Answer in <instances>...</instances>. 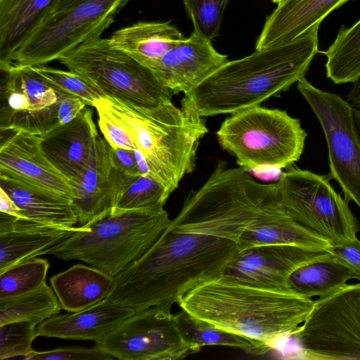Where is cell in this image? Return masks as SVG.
I'll use <instances>...</instances> for the list:
<instances>
[{
	"instance_id": "6da1fadb",
	"label": "cell",
	"mask_w": 360,
	"mask_h": 360,
	"mask_svg": "<svg viewBox=\"0 0 360 360\" xmlns=\"http://www.w3.org/2000/svg\"><path fill=\"white\" fill-rule=\"evenodd\" d=\"M238 252L231 240L167 228L141 257L114 277L105 299L135 311L172 307L193 288L222 275Z\"/></svg>"
},
{
	"instance_id": "7a4b0ae2",
	"label": "cell",
	"mask_w": 360,
	"mask_h": 360,
	"mask_svg": "<svg viewBox=\"0 0 360 360\" xmlns=\"http://www.w3.org/2000/svg\"><path fill=\"white\" fill-rule=\"evenodd\" d=\"M178 304L192 316L248 339L255 347L254 352L264 353L292 337L314 300L222 274L193 288Z\"/></svg>"
},
{
	"instance_id": "3957f363",
	"label": "cell",
	"mask_w": 360,
	"mask_h": 360,
	"mask_svg": "<svg viewBox=\"0 0 360 360\" xmlns=\"http://www.w3.org/2000/svg\"><path fill=\"white\" fill-rule=\"evenodd\" d=\"M319 28L288 44L226 62L185 94L181 108L202 117L232 115L278 96L305 77L319 51Z\"/></svg>"
},
{
	"instance_id": "277c9868",
	"label": "cell",
	"mask_w": 360,
	"mask_h": 360,
	"mask_svg": "<svg viewBox=\"0 0 360 360\" xmlns=\"http://www.w3.org/2000/svg\"><path fill=\"white\" fill-rule=\"evenodd\" d=\"M95 108L122 125L146 158L150 176L171 193L193 171L200 141L208 132L203 117L172 103L148 108L105 97Z\"/></svg>"
},
{
	"instance_id": "5b68a950",
	"label": "cell",
	"mask_w": 360,
	"mask_h": 360,
	"mask_svg": "<svg viewBox=\"0 0 360 360\" xmlns=\"http://www.w3.org/2000/svg\"><path fill=\"white\" fill-rule=\"evenodd\" d=\"M280 202L276 183L257 181L243 168L220 161L204 184L185 199L167 229L237 243L247 227Z\"/></svg>"
},
{
	"instance_id": "8992f818",
	"label": "cell",
	"mask_w": 360,
	"mask_h": 360,
	"mask_svg": "<svg viewBox=\"0 0 360 360\" xmlns=\"http://www.w3.org/2000/svg\"><path fill=\"white\" fill-rule=\"evenodd\" d=\"M170 222L164 208L108 212L77 227L70 236L42 251L41 255L79 260L115 277L141 257Z\"/></svg>"
},
{
	"instance_id": "52a82bcc",
	"label": "cell",
	"mask_w": 360,
	"mask_h": 360,
	"mask_svg": "<svg viewBox=\"0 0 360 360\" xmlns=\"http://www.w3.org/2000/svg\"><path fill=\"white\" fill-rule=\"evenodd\" d=\"M221 148L247 171L288 168L300 159L307 134L285 110L260 105L232 114L217 131Z\"/></svg>"
},
{
	"instance_id": "ba28073f",
	"label": "cell",
	"mask_w": 360,
	"mask_h": 360,
	"mask_svg": "<svg viewBox=\"0 0 360 360\" xmlns=\"http://www.w3.org/2000/svg\"><path fill=\"white\" fill-rule=\"evenodd\" d=\"M58 60L105 97L148 108L172 103L170 89L149 68L114 48L109 39L94 37Z\"/></svg>"
},
{
	"instance_id": "9c48e42d",
	"label": "cell",
	"mask_w": 360,
	"mask_h": 360,
	"mask_svg": "<svg viewBox=\"0 0 360 360\" xmlns=\"http://www.w3.org/2000/svg\"><path fill=\"white\" fill-rule=\"evenodd\" d=\"M130 0H85L54 12L0 66L34 67L58 60L85 41L101 37Z\"/></svg>"
},
{
	"instance_id": "30bf717a",
	"label": "cell",
	"mask_w": 360,
	"mask_h": 360,
	"mask_svg": "<svg viewBox=\"0 0 360 360\" xmlns=\"http://www.w3.org/2000/svg\"><path fill=\"white\" fill-rule=\"evenodd\" d=\"M276 184L283 207L296 221L333 244L356 238L359 222L328 176L291 165Z\"/></svg>"
},
{
	"instance_id": "8fae6325",
	"label": "cell",
	"mask_w": 360,
	"mask_h": 360,
	"mask_svg": "<svg viewBox=\"0 0 360 360\" xmlns=\"http://www.w3.org/2000/svg\"><path fill=\"white\" fill-rule=\"evenodd\" d=\"M292 337L306 359L360 360V283L314 300Z\"/></svg>"
},
{
	"instance_id": "7c38bea8",
	"label": "cell",
	"mask_w": 360,
	"mask_h": 360,
	"mask_svg": "<svg viewBox=\"0 0 360 360\" xmlns=\"http://www.w3.org/2000/svg\"><path fill=\"white\" fill-rule=\"evenodd\" d=\"M297 89L323 131L330 177L338 183L345 198L360 208V134L354 107L340 96L314 86L305 77L297 82Z\"/></svg>"
},
{
	"instance_id": "4fadbf2b",
	"label": "cell",
	"mask_w": 360,
	"mask_h": 360,
	"mask_svg": "<svg viewBox=\"0 0 360 360\" xmlns=\"http://www.w3.org/2000/svg\"><path fill=\"white\" fill-rule=\"evenodd\" d=\"M170 307L135 311L95 346L120 360H179L201 348L181 337Z\"/></svg>"
},
{
	"instance_id": "5bb4252c",
	"label": "cell",
	"mask_w": 360,
	"mask_h": 360,
	"mask_svg": "<svg viewBox=\"0 0 360 360\" xmlns=\"http://www.w3.org/2000/svg\"><path fill=\"white\" fill-rule=\"evenodd\" d=\"M3 72L1 131H20L40 136L59 126V105L70 94L47 81L32 67H11Z\"/></svg>"
},
{
	"instance_id": "9a60e30c",
	"label": "cell",
	"mask_w": 360,
	"mask_h": 360,
	"mask_svg": "<svg viewBox=\"0 0 360 360\" xmlns=\"http://www.w3.org/2000/svg\"><path fill=\"white\" fill-rule=\"evenodd\" d=\"M327 253L288 245L253 247L239 251L223 274L254 286L292 292L288 284L291 273Z\"/></svg>"
},
{
	"instance_id": "2e32d148",
	"label": "cell",
	"mask_w": 360,
	"mask_h": 360,
	"mask_svg": "<svg viewBox=\"0 0 360 360\" xmlns=\"http://www.w3.org/2000/svg\"><path fill=\"white\" fill-rule=\"evenodd\" d=\"M108 146L98 135L91 157L74 186L72 205L82 226L110 212L122 191L137 178L128 176L112 165Z\"/></svg>"
},
{
	"instance_id": "e0dca14e",
	"label": "cell",
	"mask_w": 360,
	"mask_h": 360,
	"mask_svg": "<svg viewBox=\"0 0 360 360\" xmlns=\"http://www.w3.org/2000/svg\"><path fill=\"white\" fill-rule=\"evenodd\" d=\"M228 61L226 55L217 52L210 41L193 31L162 58L144 65L173 94H185Z\"/></svg>"
},
{
	"instance_id": "ac0fdd59",
	"label": "cell",
	"mask_w": 360,
	"mask_h": 360,
	"mask_svg": "<svg viewBox=\"0 0 360 360\" xmlns=\"http://www.w3.org/2000/svg\"><path fill=\"white\" fill-rule=\"evenodd\" d=\"M0 174L72 198L74 186L50 162L40 145L39 136L11 131L0 146Z\"/></svg>"
},
{
	"instance_id": "d6986e66",
	"label": "cell",
	"mask_w": 360,
	"mask_h": 360,
	"mask_svg": "<svg viewBox=\"0 0 360 360\" xmlns=\"http://www.w3.org/2000/svg\"><path fill=\"white\" fill-rule=\"evenodd\" d=\"M92 114L85 108L72 122L39 136L47 159L73 186L91 157L98 135Z\"/></svg>"
},
{
	"instance_id": "ffe728a7",
	"label": "cell",
	"mask_w": 360,
	"mask_h": 360,
	"mask_svg": "<svg viewBox=\"0 0 360 360\" xmlns=\"http://www.w3.org/2000/svg\"><path fill=\"white\" fill-rule=\"evenodd\" d=\"M65 228L0 212V272L30 258L70 236Z\"/></svg>"
},
{
	"instance_id": "44dd1931",
	"label": "cell",
	"mask_w": 360,
	"mask_h": 360,
	"mask_svg": "<svg viewBox=\"0 0 360 360\" xmlns=\"http://www.w3.org/2000/svg\"><path fill=\"white\" fill-rule=\"evenodd\" d=\"M349 0H284L266 18L255 50L288 44Z\"/></svg>"
},
{
	"instance_id": "7402d4cb",
	"label": "cell",
	"mask_w": 360,
	"mask_h": 360,
	"mask_svg": "<svg viewBox=\"0 0 360 360\" xmlns=\"http://www.w3.org/2000/svg\"><path fill=\"white\" fill-rule=\"evenodd\" d=\"M134 313L104 299L84 310L49 318L37 325V336L98 342Z\"/></svg>"
},
{
	"instance_id": "603a6c76",
	"label": "cell",
	"mask_w": 360,
	"mask_h": 360,
	"mask_svg": "<svg viewBox=\"0 0 360 360\" xmlns=\"http://www.w3.org/2000/svg\"><path fill=\"white\" fill-rule=\"evenodd\" d=\"M236 243L239 251L262 245H288L324 252L333 244L293 219L281 202L247 227Z\"/></svg>"
},
{
	"instance_id": "cb8c5ba5",
	"label": "cell",
	"mask_w": 360,
	"mask_h": 360,
	"mask_svg": "<svg viewBox=\"0 0 360 360\" xmlns=\"http://www.w3.org/2000/svg\"><path fill=\"white\" fill-rule=\"evenodd\" d=\"M0 188L20 209V217L65 228L78 223L70 197L3 174Z\"/></svg>"
},
{
	"instance_id": "d4e9b609",
	"label": "cell",
	"mask_w": 360,
	"mask_h": 360,
	"mask_svg": "<svg viewBox=\"0 0 360 360\" xmlns=\"http://www.w3.org/2000/svg\"><path fill=\"white\" fill-rule=\"evenodd\" d=\"M62 0H0V66L51 14Z\"/></svg>"
},
{
	"instance_id": "484cf974",
	"label": "cell",
	"mask_w": 360,
	"mask_h": 360,
	"mask_svg": "<svg viewBox=\"0 0 360 360\" xmlns=\"http://www.w3.org/2000/svg\"><path fill=\"white\" fill-rule=\"evenodd\" d=\"M113 280L98 269L77 264L53 276L50 282L62 309L72 313L105 299Z\"/></svg>"
},
{
	"instance_id": "4316f807",
	"label": "cell",
	"mask_w": 360,
	"mask_h": 360,
	"mask_svg": "<svg viewBox=\"0 0 360 360\" xmlns=\"http://www.w3.org/2000/svg\"><path fill=\"white\" fill-rule=\"evenodd\" d=\"M185 38L169 22H138L115 31L111 45L145 65L162 58Z\"/></svg>"
},
{
	"instance_id": "83f0119b",
	"label": "cell",
	"mask_w": 360,
	"mask_h": 360,
	"mask_svg": "<svg viewBox=\"0 0 360 360\" xmlns=\"http://www.w3.org/2000/svg\"><path fill=\"white\" fill-rule=\"evenodd\" d=\"M350 279H354L352 273L328 252L295 269L288 284L290 291L300 295L323 297L345 286Z\"/></svg>"
},
{
	"instance_id": "f1b7e54d",
	"label": "cell",
	"mask_w": 360,
	"mask_h": 360,
	"mask_svg": "<svg viewBox=\"0 0 360 360\" xmlns=\"http://www.w3.org/2000/svg\"><path fill=\"white\" fill-rule=\"evenodd\" d=\"M326 77L335 84L360 79V20L347 28L342 25L333 43L323 52Z\"/></svg>"
},
{
	"instance_id": "f546056e",
	"label": "cell",
	"mask_w": 360,
	"mask_h": 360,
	"mask_svg": "<svg viewBox=\"0 0 360 360\" xmlns=\"http://www.w3.org/2000/svg\"><path fill=\"white\" fill-rule=\"evenodd\" d=\"M61 309L54 291L44 283L27 293L0 299V326L15 321H29L37 326Z\"/></svg>"
},
{
	"instance_id": "4dcf8cb0",
	"label": "cell",
	"mask_w": 360,
	"mask_h": 360,
	"mask_svg": "<svg viewBox=\"0 0 360 360\" xmlns=\"http://www.w3.org/2000/svg\"><path fill=\"white\" fill-rule=\"evenodd\" d=\"M174 320L181 337L190 345L200 348L207 345L228 346L254 352L255 347L248 339L219 328L184 309L174 314Z\"/></svg>"
},
{
	"instance_id": "1f68e13d",
	"label": "cell",
	"mask_w": 360,
	"mask_h": 360,
	"mask_svg": "<svg viewBox=\"0 0 360 360\" xmlns=\"http://www.w3.org/2000/svg\"><path fill=\"white\" fill-rule=\"evenodd\" d=\"M49 263L33 257L0 272V299L25 294L46 283Z\"/></svg>"
},
{
	"instance_id": "d6a6232c",
	"label": "cell",
	"mask_w": 360,
	"mask_h": 360,
	"mask_svg": "<svg viewBox=\"0 0 360 360\" xmlns=\"http://www.w3.org/2000/svg\"><path fill=\"white\" fill-rule=\"evenodd\" d=\"M171 193L151 176H140L122 191L110 212L163 208Z\"/></svg>"
},
{
	"instance_id": "836d02e7",
	"label": "cell",
	"mask_w": 360,
	"mask_h": 360,
	"mask_svg": "<svg viewBox=\"0 0 360 360\" xmlns=\"http://www.w3.org/2000/svg\"><path fill=\"white\" fill-rule=\"evenodd\" d=\"M193 31L212 41L220 31L229 0H182Z\"/></svg>"
},
{
	"instance_id": "e575fe53",
	"label": "cell",
	"mask_w": 360,
	"mask_h": 360,
	"mask_svg": "<svg viewBox=\"0 0 360 360\" xmlns=\"http://www.w3.org/2000/svg\"><path fill=\"white\" fill-rule=\"evenodd\" d=\"M47 81L61 90L81 98L87 105L94 107L105 96L80 75L70 71L58 70L45 65L32 67Z\"/></svg>"
},
{
	"instance_id": "d590c367",
	"label": "cell",
	"mask_w": 360,
	"mask_h": 360,
	"mask_svg": "<svg viewBox=\"0 0 360 360\" xmlns=\"http://www.w3.org/2000/svg\"><path fill=\"white\" fill-rule=\"evenodd\" d=\"M37 326L29 321H15L0 326V359L25 356L31 352L37 338Z\"/></svg>"
},
{
	"instance_id": "8d00e7d4",
	"label": "cell",
	"mask_w": 360,
	"mask_h": 360,
	"mask_svg": "<svg viewBox=\"0 0 360 360\" xmlns=\"http://www.w3.org/2000/svg\"><path fill=\"white\" fill-rule=\"evenodd\" d=\"M25 360H110L114 359L95 345L86 347H63L37 352L34 349L23 357Z\"/></svg>"
},
{
	"instance_id": "74e56055",
	"label": "cell",
	"mask_w": 360,
	"mask_h": 360,
	"mask_svg": "<svg viewBox=\"0 0 360 360\" xmlns=\"http://www.w3.org/2000/svg\"><path fill=\"white\" fill-rule=\"evenodd\" d=\"M96 109L98 126L107 143L114 148L134 150L136 146L122 125L102 109Z\"/></svg>"
},
{
	"instance_id": "f35d334b",
	"label": "cell",
	"mask_w": 360,
	"mask_h": 360,
	"mask_svg": "<svg viewBox=\"0 0 360 360\" xmlns=\"http://www.w3.org/2000/svg\"><path fill=\"white\" fill-rule=\"evenodd\" d=\"M330 257L345 266L354 279L360 281V240L355 238L343 243L333 244L328 250Z\"/></svg>"
},
{
	"instance_id": "ab89813d",
	"label": "cell",
	"mask_w": 360,
	"mask_h": 360,
	"mask_svg": "<svg viewBox=\"0 0 360 360\" xmlns=\"http://www.w3.org/2000/svg\"><path fill=\"white\" fill-rule=\"evenodd\" d=\"M108 149L111 163L115 168L130 177L141 176L135 159L134 150L114 148L109 144Z\"/></svg>"
},
{
	"instance_id": "60d3db41",
	"label": "cell",
	"mask_w": 360,
	"mask_h": 360,
	"mask_svg": "<svg viewBox=\"0 0 360 360\" xmlns=\"http://www.w3.org/2000/svg\"><path fill=\"white\" fill-rule=\"evenodd\" d=\"M86 103L79 97L68 95L60 102L58 112V124H65L72 122L81 111L86 108Z\"/></svg>"
},
{
	"instance_id": "b9f144b4",
	"label": "cell",
	"mask_w": 360,
	"mask_h": 360,
	"mask_svg": "<svg viewBox=\"0 0 360 360\" xmlns=\"http://www.w3.org/2000/svg\"><path fill=\"white\" fill-rule=\"evenodd\" d=\"M0 212L20 217V209L10 196L0 188Z\"/></svg>"
},
{
	"instance_id": "7bdbcfd3",
	"label": "cell",
	"mask_w": 360,
	"mask_h": 360,
	"mask_svg": "<svg viewBox=\"0 0 360 360\" xmlns=\"http://www.w3.org/2000/svg\"><path fill=\"white\" fill-rule=\"evenodd\" d=\"M135 159L141 176H150L148 162L142 152L137 148L134 150Z\"/></svg>"
},
{
	"instance_id": "ee69618b",
	"label": "cell",
	"mask_w": 360,
	"mask_h": 360,
	"mask_svg": "<svg viewBox=\"0 0 360 360\" xmlns=\"http://www.w3.org/2000/svg\"><path fill=\"white\" fill-rule=\"evenodd\" d=\"M347 98L354 108H360V79L353 84L352 89L347 95Z\"/></svg>"
},
{
	"instance_id": "f6af8a7d",
	"label": "cell",
	"mask_w": 360,
	"mask_h": 360,
	"mask_svg": "<svg viewBox=\"0 0 360 360\" xmlns=\"http://www.w3.org/2000/svg\"><path fill=\"white\" fill-rule=\"evenodd\" d=\"M84 1L85 0H62L56 11L73 6Z\"/></svg>"
},
{
	"instance_id": "bcb514c9",
	"label": "cell",
	"mask_w": 360,
	"mask_h": 360,
	"mask_svg": "<svg viewBox=\"0 0 360 360\" xmlns=\"http://www.w3.org/2000/svg\"><path fill=\"white\" fill-rule=\"evenodd\" d=\"M354 117L356 124L357 129L360 134V108L354 107Z\"/></svg>"
},
{
	"instance_id": "7dc6e473",
	"label": "cell",
	"mask_w": 360,
	"mask_h": 360,
	"mask_svg": "<svg viewBox=\"0 0 360 360\" xmlns=\"http://www.w3.org/2000/svg\"><path fill=\"white\" fill-rule=\"evenodd\" d=\"M274 3H276V4H279L282 1H283L284 0H271Z\"/></svg>"
}]
</instances>
